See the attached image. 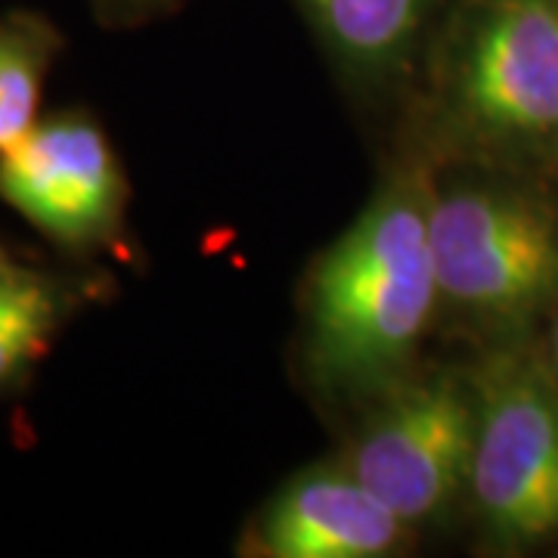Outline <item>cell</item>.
Returning <instances> with one entry per match:
<instances>
[{
    "instance_id": "1",
    "label": "cell",
    "mask_w": 558,
    "mask_h": 558,
    "mask_svg": "<svg viewBox=\"0 0 558 558\" xmlns=\"http://www.w3.org/2000/svg\"><path fill=\"white\" fill-rule=\"evenodd\" d=\"M428 196V171H395L307 279V363L326 391L381 398L407 379L440 307Z\"/></svg>"
},
{
    "instance_id": "2",
    "label": "cell",
    "mask_w": 558,
    "mask_h": 558,
    "mask_svg": "<svg viewBox=\"0 0 558 558\" xmlns=\"http://www.w3.org/2000/svg\"><path fill=\"white\" fill-rule=\"evenodd\" d=\"M435 109L469 161L558 174V0H462L440 44Z\"/></svg>"
},
{
    "instance_id": "3",
    "label": "cell",
    "mask_w": 558,
    "mask_h": 558,
    "mask_svg": "<svg viewBox=\"0 0 558 558\" xmlns=\"http://www.w3.org/2000/svg\"><path fill=\"white\" fill-rule=\"evenodd\" d=\"M478 168L432 183L438 301L497 341H521L558 301V205L531 174Z\"/></svg>"
},
{
    "instance_id": "4",
    "label": "cell",
    "mask_w": 558,
    "mask_h": 558,
    "mask_svg": "<svg viewBox=\"0 0 558 558\" xmlns=\"http://www.w3.org/2000/svg\"><path fill=\"white\" fill-rule=\"evenodd\" d=\"M475 447L469 494L499 549L558 534V376L527 341H497L469 376Z\"/></svg>"
},
{
    "instance_id": "5",
    "label": "cell",
    "mask_w": 558,
    "mask_h": 558,
    "mask_svg": "<svg viewBox=\"0 0 558 558\" xmlns=\"http://www.w3.org/2000/svg\"><path fill=\"white\" fill-rule=\"evenodd\" d=\"M381 398L344 462L413 531L469 494L475 395L469 379L435 373Z\"/></svg>"
},
{
    "instance_id": "6",
    "label": "cell",
    "mask_w": 558,
    "mask_h": 558,
    "mask_svg": "<svg viewBox=\"0 0 558 558\" xmlns=\"http://www.w3.org/2000/svg\"><path fill=\"white\" fill-rule=\"evenodd\" d=\"M0 199L47 236L84 248L119 230L124 178L94 121L60 116L0 153Z\"/></svg>"
},
{
    "instance_id": "7",
    "label": "cell",
    "mask_w": 558,
    "mask_h": 558,
    "mask_svg": "<svg viewBox=\"0 0 558 558\" xmlns=\"http://www.w3.org/2000/svg\"><path fill=\"white\" fill-rule=\"evenodd\" d=\"M407 534L410 527L341 459L304 469L279 490L255 527V546L274 558H379Z\"/></svg>"
},
{
    "instance_id": "8",
    "label": "cell",
    "mask_w": 558,
    "mask_h": 558,
    "mask_svg": "<svg viewBox=\"0 0 558 558\" xmlns=\"http://www.w3.org/2000/svg\"><path fill=\"white\" fill-rule=\"evenodd\" d=\"M344 72L381 81L416 53L435 0H301Z\"/></svg>"
},
{
    "instance_id": "9",
    "label": "cell",
    "mask_w": 558,
    "mask_h": 558,
    "mask_svg": "<svg viewBox=\"0 0 558 558\" xmlns=\"http://www.w3.org/2000/svg\"><path fill=\"white\" fill-rule=\"evenodd\" d=\"M50 38L35 25H0V153L13 149L38 124L40 81Z\"/></svg>"
},
{
    "instance_id": "10",
    "label": "cell",
    "mask_w": 558,
    "mask_h": 558,
    "mask_svg": "<svg viewBox=\"0 0 558 558\" xmlns=\"http://www.w3.org/2000/svg\"><path fill=\"white\" fill-rule=\"evenodd\" d=\"M57 314L60 299L53 286L22 270H0V381L10 379L47 344Z\"/></svg>"
},
{
    "instance_id": "11",
    "label": "cell",
    "mask_w": 558,
    "mask_h": 558,
    "mask_svg": "<svg viewBox=\"0 0 558 558\" xmlns=\"http://www.w3.org/2000/svg\"><path fill=\"white\" fill-rule=\"evenodd\" d=\"M543 326H546V336H543V357H546V363H549V369L558 376V301L556 307L546 314V319H543Z\"/></svg>"
},
{
    "instance_id": "12",
    "label": "cell",
    "mask_w": 558,
    "mask_h": 558,
    "mask_svg": "<svg viewBox=\"0 0 558 558\" xmlns=\"http://www.w3.org/2000/svg\"><path fill=\"white\" fill-rule=\"evenodd\" d=\"M0 270H16L13 264H10V258H7V252L0 248Z\"/></svg>"
}]
</instances>
